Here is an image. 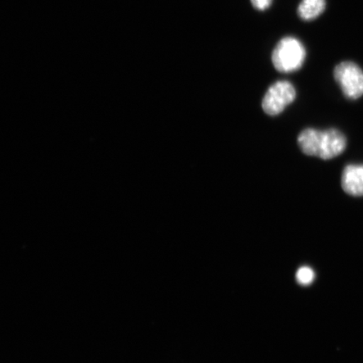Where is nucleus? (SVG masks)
I'll list each match as a JSON object with an SVG mask.
<instances>
[{"label": "nucleus", "mask_w": 363, "mask_h": 363, "mask_svg": "<svg viewBox=\"0 0 363 363\" xmlns=\"http://www.w3.org/2000/svg\"><path fill=\"white\" fill-rule=\"evenodd\" d=\"M298 144L306 155L330 160L346 150L347 140L342 131L337 129L318 130L308 128L299 134Z\"/></svg>", "instance_id": "nucleus-1"}, {"label": "nucleus", "mask_w": 363, "mask_h": 363, "mask_svg": "<svg viewBox=\"0 0 363 363\" xmlns=\"http://www.w3.org/2000/svg\"><path fill=\"white\" fill-rule=\"evenodd\" d=\"M306 57L303 45L298 39L289 36L276 45L272 60L277 70L288 74L298 70L303 66Z\"/></svg>", "instance_id": "nucleus-2"}, {"label": "nucleus", "mask_w": 363, "mask_h": 363, "mask_svg": "<svg viewBox=\"0 0 363 363\" xmlns=\"http://www.w3.org/2000/svg\"><path fill=\"white\" fill-rule=\"evenodd\" d=\"M334 78L348 99L356 101L363 95V71L355 62L346 61L335 67Z\"/></svg>", "instance_id": "nucleus-3"}, {"label": "nucleus", "mask_w": 363, "mask_h": 363, "mask_svg": "<svg viewBox=\"0 0 363 363\" xmlns=\"http://www.w3.org/2000/svg\"><path fill=\"white\" fill-rule=\"evenodd\" d=\"M295 97H296V91L289 82H277L267 90L263 98V111L269 116L279 115L294 101Z\"/></svg>", "instance_id": "nucleus-4"}, {"label": "nucleus", "mask_w": 363, "mask_h": 363, "mask_svg": "<svg viewBox=\"0 0 363 363\" xmlns=\"http://www.w3.org/2000/svg\"><path fill=\"white\" fill-rule=\"evenodd\" d=\"M342 186L347 194L354 197L363 196V164H351L345 167Z\"/></svg>", "instance_id": "nucleus-5"}, {"label": "nucleus", "mask_w": 363, "mask_h": 363, "mask_svg": "<svg viewBox=\"0 0 363 363\" xmlns=\"http://www.w3.org/2000/svg\"><path fill=\"white\" fill-rule=\"evenodd\" d=\"M325 0H302L298 8V15L303 21H313L325 10Z\"/></svg>", "instance_id": "nucleus-6"}, {"label": "nucleus", "mask_w": 363, "mask_h": 363, "mask_svg": "<svg viewBox=\"0 0 363 363\" xmlns=\"http://www.w3.org/2000/svg\"><path fill=\"white\" fill-rule=\"evenodd\" d=\"M296 278L299 284L306 286L311 284L314 281L315 272L311 267H303L298 270Z\"/></svg>", "instance_id": "nucleus-7"}, {"label": "nucleus", "mask_w": 363, "mask_h": 363, "mask_svg": "<svg viewBox=\"0 0 363 363\" xmlns=\"http://www.w3.org/2000/svg\"><path fill=\"white\" fill-rule=\"evenodd\" d=\"M254 8L258 11H264L270 6L272 0H251Z\"/></svg>", "instance_id": "nucleus-8"}]
</instances>
